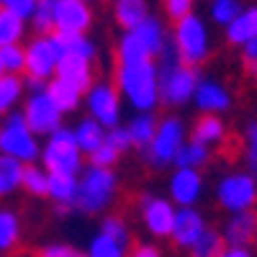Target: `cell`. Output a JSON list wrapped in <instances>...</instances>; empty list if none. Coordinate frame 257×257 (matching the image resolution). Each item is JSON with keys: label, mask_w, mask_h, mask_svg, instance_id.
Masks as SVG:
<instances>
[{"label": "cell", "mask_w": 257, "mask_h": 257, "mask_svg": "<svg viewBox=\"0 0 257 257\" xmlns=\"http://www.w3.org/2000/svg\"><path fill=\"white\" fill-rule=\"evenodd\" d=\"M21 113H24L29 128L36 137H52L54 132H59V128L64 126V113L57 108V103L52 100L47 88L29 90V95L24 98Z\"/></svg>", "instance_id": "11"}, {"label": "cell", "mask_w": 257, "mask_h": 257, "mask_svg": "<svg viewBox=\"0 0 257 257\" xmlns=\"http://www.w3.org/2000/svg\"><path fill=\"white\" fill-rule=\"evenodd\" d=\"M26 29H29V21L18 18L16 13L0 8V49L3 47H11V44H21L26 36Z\"/></svg>", "instance_id": "32"}, {"label": "cell", "mask_w": 257, "mask_h": 257, "mask_svg": "<svg viewBox=\"0 0 257 257\" xmlns=\"http://www.w3.org/2000/svg\"><path fill=\"white\" fill-rule=\"evenodd\" d=\"M72 254H75V249H72L70 244H64V242L44 244V247L36 252V257H72Z\"/></svg>", "instance_id": "46"}, {"label": "cell", "mask_w": 257, "mask_h": 257, "mask_svg": "<svg viewBox=\"0 0 257 257\" xmlns=\"http://www.w3.org/2000/svg\"><path fill=\"white\" fill-rule=\"evenodd\" d=\"M21 239H24V221H21V213L11 206H0V257L16 252Z\"/></svg>", "instance_id": "20"}, {"label": "cell", "mask_w": 257, "mask_h": 257, "mask_svg": "<svg viewBox=\"0 0 257 257\" xmlns=\"http://www.w3.org/2000/svg\"><path fill=\"white\" fill-rule=\"evenodd\" d=\"M54 77L62 80V82H67V85H72V88H77L85 95V90L95 82V62H88V59H80V57L67 54V57L59 59Z\"/></svg>", "instance_id": "18"}, {"label": "cell", "mask_w": 257, "mask_h": 257, "mask_svg": "<svg viewBox=\"0 0 257 257\" xmlns=\"http://www.w3.org/2000/svg\"><path fill=\"white\" fill-rule=\"evenodd\" d=\"M224 247H226V244H224L221 231L208 226V229L201 234V239H196V244L188 249V257H219Z\"/></svg>", "instance_id": "36"}, {"label": "cell", "mask_w": 257, "mask_h": 257, "mask_svg": "<svg viewBox=\"0 0 257 257\" xmlns=\"http://www.w3.org/2000/svg\"><path fill=\"white\" fill-rule=\"evenodd\" d=\"M160 57H162V62L157 64L160 67V105H165V108H183V105L193 103V95H196V88L201 82V72L178 59L173 41L165 47Z\"/></svg>", "instance_id": "2"}, {"label": "cell", "mask_w": 257, "mask_h": 257, "mask_svg": "<svg viewBox=\"0 0 257 257\" xmlns=\"http://www.w3.org/2000/svg\"><path fill=\"white\" fill-rule=\"evenodd\" d=\"M0 155L21 165H34L41 157V142L29 128L21 111H11L0 118Z\"/></svg>", "instance_id": "6"}, {"label": "cell", "mask_w": 257, "mask_h": 257, "mask_svg": "<svg viewBox=\"0 0 257 257\" xmlns=\"http://www.w3.org/2000/svg\"><path fill=\"white\" fill-rule=\"evenodd\" d=\"M203 190H206V180L201 170L173 167V173L167 178V198L178 208H198Z\"/></svg>", "instance_id": "13"}, {"label": "cell", "mask_w": 257, "mask_h": 257, "mask_svg": "<svg viewBox=\"0 0 257 257\" xmlns=\"http://www.w3.org/2000/svg\"><path fill=\"white\" fill-rule=\"evenodd\" d=\"M149 16H152L149 0H113V18L123 31H134Z\"/></svg>", "instance_id": "25"}, {"label": "cell", "mask_w": 257, "mask_h": 257, "mask_svg": "<svg viewBox=\"0 0 257 257\" xmlns=\"http://www.w3.org/2000/svg\"><path fill=\"white\" fill-rule=\"evenodd\" d=\"M85 111L90 118H95L103 128L121 126V93L111 80H95L82 95Z\"/></svg>", "instance_id": "10"}, {"label": "cell", "mask_w": 257, "mask_h": 257, "mask_svg": "<svg viewBox=\"0 0 257 257\" xmlns=\"http://www.w3.org/2000/svg\"><path fill=\"white\" fill-rule=\"evenodd\" d=\"M39 160L49 175H75L77 178L85 167V155L80 152L72 128L67 126H62L59 132L47 137V142L41 144Z\"/></svg>", "instance_id": "8"}, {"label": "cell", "mask_w": 257, "mask_h": 257, "mask_svg": "<svg viewBox=\"0 0 257 257\" xmlns=\"http://www.w3.org/2000/svg\"><path fill=\"white\" fill-rule=\"evenodd\" d=\"M249 173H254V178H257V162H254V165H249Z\"/></svg>", "instance_id": "51"}, {"label": "cell", "mask_w": 257, "mask_h": 257, "mask_svg": "<svg viewBox=\"0 0 257 257\" xmlns=\"http://www.w3.org/2000/svg\"><path fill=\"white\" fill-rule=\"evenodd\" d=\"M52 39L59 49L62 57H80V59H88V62H95L98 59V47L95 41L88 36V34H59V31H52Z\"/></svg>", "instance_id": "21"}, {"label": "cell", "mask_w": 257, "mask_h": 257, "mask_svg": "<svg viewBox=\"0 0 257 257\" xmlns=\"http://www.w3.org/2000/svg\"><path fill=\"white\" fill-rule=\"evenodd\" d=\"M211 162V149L193 142L188 137V142L183 144V149L178 152V160H175V167H188V170H203L206 165Z\"/></svg>", "instance_id": "33"}, {"label": "cell", "mask_w": 257, "mask_h": 257, "mask_svg": "<svg viewBox=\"0 0 257 257\" xmlns=\"http://www.w3.org/2000/svg\"><path fill=\"white\" fill-rule=\"evenodd\" d=\"M105 144H111L116 152L123 157L128 149H132V139H128V132H126V126L121 123V126H113V128H108V134H105Z\"/></svg>", "instance_id": "42"}, {"label": "cell", "mask_w": 257, "mask_h": 257, "mask_svg": "<svg viewBox=\"0 0 257 257\" xmlns=\"http://www.w3.org/2000/svg\"><path fill=\"white\" fill-rule=\"evenodd\" d=\"M72 134H75V142L80 147V152L85 155V160H88L95 149H100L105 144V134H108V128H103L95 118L90 116H82L75 128H72Z\"/></svg>", "instance_id": "23"}, {"label": "cell", "mask_w": 257, "mask_h": 257, "mask_svg": "<svg viewBox=\"0 0 257 257\" xmlns=\"http://www.w3.org/2000/svg\"><path fill=\"white\" fill-rule=\"evenodd\" d=\"M213 198L224 213H244L257 208V178L249 170H229L213 185Z\"/></svg>", "instance_id": "5"}, {"label": "cell", "mask_w": 257, "mask_h": 257, "mask_svg": "<svg viewBox=\"0 0 257 257\" xmlns=\"http://www.w3.org/2000/svg\"><path fill=\"white\" fill-rule=\"evenodd\" d=\"M113 85L121 100L134 113H155L160 108V67L155 59L139 64H116Z\"/></svg>", "instance_id": "1"}, {"label": "cell", "mask_w": 257, "mask_h": 257, "mask_svg": "<svg viewBox=\"0 0 257 257\" xmlns=\"http://www.w3.org/2000/svg\"><path fill=\"white\" fill-rule=\"evenodd\" d=\"M98 231L105 234V237H111V239H116L118 244H123V247L132 249L134 234H132V226H128V221H126L123 216H116V213H105V216L100 219Z\"/></svg>", "instance_id": "34"}, {"label": "cell", "mask_w": 257, "mask_h": 257, "mask_svg": "<svg viewBox=\"0 0 257 257\" xmlns=\"http://www.w3.org/2000/svg\"><path fill=\"white\" fill-rule=\"evenodd\" d=\"M31 198H47V190H49V173L41 165H26L24 167V183H21Z\"/></svg>", "instance_id": "35"}, {"label": "cell", "mask_w": 257, "mask_h": 257, "mask_svg": "<svg viewBox=\"0 0 257 257\" xmlns=\"http://www.w3.org/2000/svg\"><path fill=\"white\" fill-rule=\"evenodd\" d=\"M170 41H173V47L178 52V59L188 64V67L198 70L211 57V31L198 13H190L183 21H178Z\"/></svg>", "instance_id": "7"}, {"label": "cell", "mask_w": 257, "mask_h": 257, "mask_svg": "<svg viewBox=\"0 0 257 257\" xmlns=\"http://www.w3.org/2000/svg\"><path fill=\"white\" fill-rule=\"evenodd\" d=\"M88 254L90 257H128V247H123L116 239H111V237H105V234L95 231L90 244H88Z\"/></svg>", "instance_id": "39"}, {"label": "cell", "mask_w": 257, "mask_h": 257, "mask_svg": "<svg viewBox=\"0 0 257 257\" xmlns=\"http://www.w3.org/2000/svg\"><path fill=\"white\" fill-rule=\"evenodd\" d=\"M175 211L178 206L167 196H160L152 190L142 193L137 198V216L152 239H170V231L175 224Z\"/></svg>", "instance_id": "9"}, {"label": "cell", "mask_w": 257, "mask_h": 257, "mask_svg": "<svg viewBox=\"0 0 257 257\" xmlns=\"http://www.w3.org/2000/svg\"><path fill=\"white\" fill-rule=\"evenodd\" d=\"M93 8L88 0H59L54 11V31L59 34H88L93 26Z\"/></svg>", "instance_id": "15"}, {"label": "cell", "mask_w": 257, "mask_h": 257, "mask_svg": "<svg viewBox=\"0 0 257 257\" xmlns=\"http://www.w3.org/2000/svg\"><path fill=\"white\" fill-rule=\"evenodd\" d=\"M190 132L180 116L170 113V116H162L160 123H157V132L149 142V147L144 149L142 160L147 167L152 170H165V167H175V160H178V152L183 149V144L188 142Z\"/></svg>", "instance_id": "4"}, {"label": "cell", "mask_w": 257, "mask_h": 257, "mask_svg": "<svg viewBox=\"0 0 257 257\" xmlns=\"http://www.w3.org/2000/svg\"><path fill=\"white\" fill-rule=\"evenodd\" d=\"M103 3H105V0H103Z\"/></svg>", "instance_id": "54"}, {"label": "cell", "mask_w": 257, "mask_h": 257, "mask_svg": "<svg viewBox=\"0 0 257 257\" xmlns=\"http://www.w3.org/2000/svg\"><path fill=\"white\" fill-rule=\"evenodd\" d=\"M121 160V155L116 152V149L111 144H103L100 149H95V152L88 157V165H95V167H116V162Z\"/></svg>", "instance_id": "44"}, {"label": "cell", "mask_w": 257, "mask_h": 257, "mask_svg": "<svg viewBox=\"0 0 257 257\" xmlns=\"http://www.w3.org/2000/svg\"><path fill=\"white\" fill-rule=\"evenodd\" d=\"M193 105L198 108L201 116H221L234 105V95L221 80L201 75L196 95H193Z\"/></svg>", "instance_id": "14"}, {"label": "cell", "mask_w": 257, "mask_h": 257, "mask_svg": "<svg viewBox=\"0 0 257 257\" xmlns=\"http://www.w3.org/2000/svg\"><path fill=\"white\" fill-rule=\"evenodd\" d=\"M47 93L52 95V100L57 103V108H59L64 116L72 113V111H77L80 103H82V93H80L77 88H72V85L57 80V77L47 82Z\"/></svg>", "instance_id": "30"}, {"label": "cell", "mask_w": 257, "mask_h": 257, "mask_svg": "<svg viewBox=\"0 0 257 257\" xmlns=\"http://www.w3.org/2000/svg\"><path fill=\"white\" fill-rule=\"evenodd\" d=\"M0 67L6 75H24L26 70V49L24 44H11L0 49Z\"/></svg>", "instance_id": "40"}, {"label": "cell", "mask_w": 257, "mask_h": 257, "mask_svg": "<svg viewBox=\"0 0 257 257\" xmlns=\"http://www.w3.org/2000/svg\"><path fill=\"white\" fill-rule=\"evenodd\" d=\"M162 8H165V16L178 24L185 16L196 13V0H162Z\"/></svg>", "instance_id": "41"}, {"label": "cell", "mask_w": 257, "mask_h": 257, "mask_svg": "<svg viewBox=\"0 0 257 257\" xmlns=\"http://www.w3.org/2000/svg\"><path fill=\"white\" fill-rule=\"evenodd\" d=\"M247 72H249V77L257 82V62H247Z\"/></svg>", "instance_id": "50"}, {"label": "cell", "mask_w": 257, "mask_h": 257, "mask_svg": "<svg viewBox=\"0 0 257 257\" xmlns=\"http://www.w3.org/2000/svg\"><path fill=\"white\" fill-rule=\"evenodd\" d=\"M26 95V80L21 75H0V118L18 111V103Z\"/></svg>", "instance_id": "28"}, {"label": "cell", "mask_w": 257, "mask_h": 257, "mask_svg": "<svg viewBox=\"0 0 257 257\" xmlns=\"http://www.w3.org/2000/svg\"><path fill=\"white\" fill-rule=\"evenodd\" d=\"M242 57H244V64L247 62H257V36L249 41V44L242 47Z\"/></svg>", "instance_id": "49"}, {"label": "cell", "mask_w": 257, "mask_h": 257, "mask_svg": "<svg viewBox=\"0 0 257 257\" xmlns=\"http://www.w3.org/2000/svg\"><path fill=\"white\" fill-rule=\"evenodd\" d=\"M208 229L206 216L198 208H178L175 211V224L173 231H170V242H173L178 249H190L196 244V239H201V234Z\"/></svg>", "instance_id": "16"}, {"label": "cell", "mask_w": 257, "mask_h": 257, "mask_svg": "<svg viewBox=\"0 0 257 257\" xmlns=\"http://www.w3.org/2000/svg\"><path fill=\"white\" fill-rule=\"evenodd\" d=\"M24 49H26V70H24L26 80L29 82H41V85L54 80L62 54H59V49L54 44L52 34L49 36H34L29 44H24Z\"/></svg>", "instance_id": "12"}, {"label": "cell", "mask_w": 257, "mask_h": 257, "mask_svg": "<svg viewBox=\"0 0 257 257\" xmlns=\"http://www.w3.org/2000/svg\"><path fill=\"white\" fill-rule=\"evenodd\" d=\"M242 139H244V157H247V165H254V162H257V118H252V121L244 123Z\"/></svg>", "instance_id": "43"}, {"label": "cell", "mask_w": 257, "mask_h": 257, "mask_svg": "<svg viewBox=\"0 0 257 257\" xmlns=\"http://www.w3.org/2000/svg\"><path fill=\"white\" fill-rule=\"evenodd\" d=\"M157 123H160V116L157 113H134L126 123V132H128V139H132V149H144L152 142L155 132H157Z\"/></svg>", "instance_id": "26"}, {"label": "cell", "mask_w": 257, "mask_h": 257, "mask_svg": "<svg viewBox=\"0 0 257 257\" xmlns=\"http://www.w3.org/2000/svg\"><path fill=\"white\" fill-rule=\"evenodd\" d=\"M72 257H90V254H88V252H75Z\"/></svg>", "instance_id": "52"}, {"label": "cell", "mask_w": 257, "mask_h": 257, "mask_svg": "<svg viewBox=\"0 0 257 257\" xmlns=\"http://www.w3.org/2000/svg\"><path fill=\"white\" fill-rule=\"evenodd\" d=\"M219 231L224 237V244L252 247L257 242V211L231 213V216H226V221H224V226Z\"/></svg>", "instance_id": "17"}, {"label": "cell", "mask_w": 257, "mask_h": 257, "mask_svg": "<svg viewBox=\"0 0 257 257\" xmlns=\"http://www.w3.org/2000/svg\"><path fill=\"white\" fill-rule=\"evenodd\" d=\"M118 196V175L111 167L85 165L77 175V201L75 208L85 216H105Z\"/></svg>", "instance_id": "3"}, {"label": "cell", "mask_w": 257, "mask_h": 257, "mask_svg": "<svg viewBox=\"0 0 257 257\" xmlns=\"http://www.w3.org/2000/svg\"><path fill=\"white\" fill-rule=\"evenodd\" d=\"M47 198L54 203L57 213H67L77 201V178L75 175H49Z\"/></svg>", "instance_id": "22"}, {"label": "cell", "mask_w": 257, "mask_h": 257, "mask_svg": "<svg viewBox=\"0 0 257 257\" xmlns=\"http://www.w3.org/2000/svg\"><path fill=\"white\" fill-rule=\"evenodd\" d=\"M59 0H36V8L31 16V26L36 36H49L54 31V11Z\"/></svg>", "instance_id": "37"}, {"label": "cell", "mask_w": 257, "mask_h": 257, "mask_svg": "<svg viewBox=\"0 0 257 257\" xmlns=\"http://www.w3.org/2000/svg\"><path fill=\"white\" fill-rule=\"evenodd\" d=\"M0 8L16 13L18 18H24V21H31L34 8H36V0H0Z\"/></svg>", "instance_id": "45"}, {"label": "cell", "mask_w": 257, "mask_h": 257, "mask_svg": "<svg viewBox=\"0 0 257 257\" xmlns=\"http://www.w3.org/2000/svg\"><path fill=\"white\" fill-rule=\"evenodd\" d=\"M226 137H229V126L221 116H198L190 128V139L208 149L221 147L226 142Z\"/></svg>", "instance_id": "19"}, {"label": "cell", "mask_w": 257, "mask_h": 257, "mask_svg": "<svg viewBox=\"0 0 257 257\" xmlns=\"http://www.w3.org/2000/svg\"><path fill=\"white\" fill-rule=\"evenodd\" d=\"M128 257H165V254L155 242H139V244H132Z\"/></svg>", "instance_id": "47"}, {"label": "cell", "mask_w": 257, "mask_h": 257, "mask_svg": "<svg viewBox=\"0 0 257 257\" xmlns=\"http://www.w3.org/2000/svg\"><path fill=\"white\" fill-rule=\"evenodd\" d=\"M226 34V41L231 47H244L257 36V6H249V8H242V13L231 21V24L224 29Z\"/></svg>", "instance_id": "24"}, {"label": "cell", "mask_w": 257, "mask_h": 257, "mask_svg": "<svg viewBox=\"0 0 257 257\" xmlns=\"http://www.w3.org/2000/svg\"><path fill=\"white\" fill-rule=\"evenodd\" d=\"M134 34L139 36V41L147 47V52L152 57H160L165 52V47L170 44V39L165 34V24L157 16H149L147 21H142V24L134 29Z\"/></svg>", "instance_id": "27"}, {"label": "cell", "mask_w": 257, "mask_h": 257, "mask_svg": "<svg viewBox=\"0 0 257 257\" xmlns=\"http://www.w3.org/2000/svg\"><path fill=\"white\" fill-rule=\"evenodd\" d=\"M219 257H254V254H252L249 247H231V244H226Z\"/></svg>", "instance_id": "48"}, {"label": "cell", "mask_w": 257, "mask_h": 257, "mask_svg": "<svg viewBox=\"0 0 257 257\" xmlns=\"http://www.w3.org/2000/svg\"><path fill=\"white\" fill-rule=\"evenodd\" d=\"M24 167L6 155H0V198H11L13 193L21 190V183H24Z\"/></svg>", "instance_id": "31"}, {"label": "cell", "mask_w": 257, "mask_h": 257, "mask_svg": "<svg viewBox=\"0 0 257 257\" xmlns=\"http://www.w3.org/2000/svg\"><path fill=\"white\" fill-rule=\"evenodd\" d=\"M0 75H6V72H3V67H0Z\"/></svg>", "instance_id": "53"}, {"label": "cell", "mask_w": 257, "mask_h": 257, "mask_svg": "<svg viewBox=\"0 0 257 257\" xmlns=\"http://www.w3.org/2000/svg\"><path fill=\"white\" fill-rule=\"evenodd\" d=\"M147 59H155V57L147 52L139 36L134 31H123L121 39L116 41V64H139Z\"/></svg>", "instance_id": "29"}, {"label": "cell", "mask_w": 257, "mask_h": 257, "mask_svg": "<svg viewBox=\"0 0 257 257\" xmlns=\"http://www.w3.org/2000/svg\"><path fill=\"white\" fill-rule=\"evenodd\" d=\"M242 0H211L208 3V18L213 21L216 26L226 29L234 18L242 13Z\"/></svg>", "instance_id": "38"}]
</instances>
